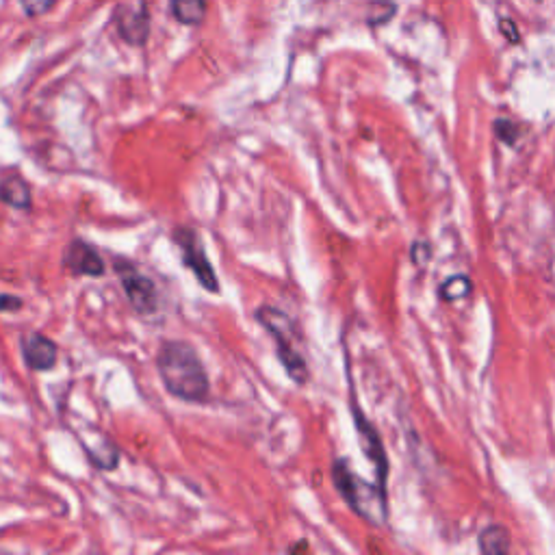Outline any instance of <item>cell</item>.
<instances>
[{
  "label": "cell",
  "mask_w": 555,
  "mask_h": 555,
  "mask_svg": "<svg viewBox=\"0 0 555 555\" xmlns=\"http://www.w3.org/2000/svg\"><path fill=\"white\" fill-rule=\"evenodd\" d=\"M20 3L29 16H40V14H46L57 0H20Z\"/></svg>",
  "instance_id": "obj_16"
},
{
  "label": "cell",
  "mask_w": 555,
  "mask_h": 555,
  "mask_svg": "<svg viewBox=\"0 0 555 555\" xmlns=\"http://www.w3.org/2000/svg\"><path fill=\"white\" fill-rule=\"evenodd\" d=\"M172 16L185 27H200L206 16V0H170Z\"/></svg>",
  "instance_id": "obj_12"
},
{
  "label": "cell",
  "mask_w": 555,
  "mask_h": 555,
  "mask_svg": "<svg viewBox=\"0 0 555 555\" xmlns=\"http://www.w3.org/2000/svg\"><path fill=\"white\" fill-rule=\"evenodd\" d=\"M113 271H115V276L120 278V285L126 293V300L137 315L150 317L154 313H159V306H161L159 289H157V285H154V280L139 269V265L135 261L118 256L113 261Z\"/></svg>",
  "instance_id": "obj_4"
},
{
  "label": "cell",
  "mask_w": 555,
  "mask_h": 555,
  "mask_svg": "<svg viewBox=\"0 0 555 555\" xmlns=\"http://www.w3.org/2000/svg\"><path fill=\"white\" fill-rule=\"evenodd\" d=\"M495 131H497V137L501 141H506V144H514L516 137H519V126L512 124L510 120H497Z\"/></svg>",
  "instance_id": "obj_15"
},
{
  "label": "cell",
  "mask_w": 555,
  "mask_h": 555,
  "mask_svg": "<svg viewBox=\"0 0 555 555\" xmlns=\"http://www.w3.org/2000/svg\"><path fill=\"white\" fill-rule=\"evenodd\" d=\"M332 480L360 519L369 521L371 525H382L386 521V497L382 486H373L363 480L358 473L350 469L347 460H334L332 464Z\"/></svg>",
  "instance_id": "obj_3"
},
{
  "label": "cell",
  "mask_w": 555,
  "mask_h": 555,
  "mask_svg": "<svg viewBox=\"0 0 555 555\" xmlns=\"http://www.w3.org/2000/svg\"><path fill=\"white\" fill-rule=\"evenodd\" d=\"M254 319L261 324L271 339L276 343V356L285 367V371L289 373V378L295 384H306L311 373H308V365L304 354L295 347V343L302 341V334L295 326V321L285 313L280 311L276 306H258Z\"/></svg>",
  "instance_id": "obj_2"
},
{
  "label": "cell",
  "mask_w": 555,
  "mask_h": 555,
  "mask_svg": "<svg viewBox=\"0 0 555 555\" xmlns=\"http://www.w3.org/2000/svg\"><path fill=\"white\" fill-rule=\"evenodd\" d=\"M79 438H81V445L85 449L89 462H92L96 469H100V471H115V469H118L120 449H118V445L111 443L107 436H102L100 432H96V434H92V441L85 438L83 434Z\"/></svg>",
  "instance_id": "obj_10"
},
{
  "label": "cell",
  "mask_w": 555,
  "mask_h": 555,
  "mask_svg": "<svg viewBox=\"0 0 555 555\" xmlns=\"http://www.w3.org/2000/svg\"><path fill=\"white\" fill-rule=\"evenodd\" d=\"M471 280L467 276H454V278H449L445 285L441 287V295L445 300H451V302H456V300H464L467 295L471 293Z\"/></svg>",
  "instance_id": "obj_14"
},
{
  "label": "cell",
  "mask_w": 555,
  "mask_h": 555,
  "mask_svg": "<svg viewBox=\"0 0 555 555\" xmlns=\"http://www.w3.org/2000/svg\"><path fill=\"white\" fill-rule=\"evenodd\" d=\"M115 29L126 44L131 46H144L150 35V18L146 9H131L120 7L115 11Z\"/></svg>",
  "instance_id": "obj_8"
},
{
  "label": "cell",
  "mask_w": 555,
  "mask_h": 555,
  "mask_svg": "<svg viewBox=\"0 0 555 555\" xmlns=\"http://www.w3.org/2000/svg\"><path fill=\"white\" fill-rule=\"evenodd\" d=\"M172 239L178 245L180 254H183V265L191 271L193 278L198 280V285L213 295L222 291V287H219L217 271L209 261V254L204 250V243H202V237L198 235V230L191 226H176L172 232Z\"/></svg>",
  "instance_id": "obj_5"
},
{
  "label": "cell",
  "mask_w": 555,
  "mask_h": 555,
  "mask_svg": "<svg viewBox=\"0 0 555 555\" xmlns=\"http://www.w3.org/2000/svg\"><path fill=\"white\" fill-rule=\"evenodd\" d=\"M20 350L24 363L31 371H50L57 367L59 345L42 332H27L20 339Z\"/></svg>",
  "instance_id": "obj_7"
},
{
  "label": "cell",
  "mask_w": 555,
  "mask_h": 555,
  "mask_svg": "<svg viewBox=\"0 0 555 555\" xmlns=\"http://www.w3.org/2000/svg\"><path fill=\"white\" fill-rule=\"evenodd\" d=\"M0 202L16 211H31L33 191L27 178H22L20 174H5L0 178Z\"/></svg>",
  "instance_id": "obj_11"
},
{
  "label": "cell",
  "mask_w": 555,
  "mask_h": 555,
  "mask_svg": "<svg viewBox=\"0 0 555 555\" xmlns=\"http://www.w3.org/2000/svg\"><path fill=\"white\" fill-rule=\"evenodd\" d=\"M157 371L172 397L187 404H204L211 397V380L196 347L187 341H163L157 352Z\"/></svg>",
  "instance_id": "obj_1"
},
{
  "label": "cell",
  "mask_w": 555,
  "mask_h": 555,
  "mask_svg": "<svg viewBox=\"0 0 555 555\" xmlns=\"http://www.w3.org/2000/svg\"><path fill=\"white\" fill-rule=\"evenodd\" d=\"M480 549L488 555H501L510 551V534L508 529L499 525L486 527L480 536Z\"/></svg>",
  "instance_id": "obj_13"
},
{
  "label": "cell",
  "mask_w": 555,
  "mask_h": 555,
  "mask_svg": "<svg viewBox=\"0 0 555 555\" xmlns=\"http://www.w3.org/2000/svg\"><path fill=\"white\" fill-rule=\"evenodd\" d=\"M512 27H514L512 22H501V33L506 31V33H508V40H510V42H516V40H519V35L514 33V29H512Z\"/></svg>",
  "instance_id": "obj_18"
},
{
  "label": "cell",
  "mask_w": 555,
  "mask_h": 555,
  "mask_svg": "<svg viewBox=\"0 0 555 555\" xmlns=\"http://www.w3.org/2000/svg\"><path fill=\"white\" fill-rule=\"evenodd\" d=\"M302 549H308V547H306V542H304V545H298V547H291V551H302Z\"/></svg>",
  "instance_id": "obj_19"
},
{
  "label": "cell",
  "mask_w": 555,
  "mask_h": 555,
  "mask_svg": "<svg viewBox=\"0 0 555 555\" xmlns=\"http://www.w3.org/2000/svg\"><path fill=\"white\" fill-rule=\"evenodd\" d=\"M354 421H356V428H358V434H360V443H363L365 454H367V458L373 464H376L380 484L384 486L386 473H389V462H386V454H384V447H382L380 436H378L376 428H373V425L363 417V412H360L358 408H354Z\"/></svg>",
  "instance_id": "obj_9"
},
{
  "label": "cell",
  "mask_w": 555,
  "mask_h": 555,
  "mask_svg": "<svg viewBox=\"0 0 555 555\" xmlns=\"http://www.w3.org/2000/svg\"><path fill=\"white\" fill-rule=\"evenodd\" d=\"M24 300L14 293H0V313H18Z\"/></svg>",
  "instance_id": "obj_17"
},
{
  "label": "cell",
  "mask_w": 555,
  "mask_h": 555,
  "mask_svg": "<svg viewBox=\"0 0 555 555\" xmlns=\"http://www.w3.org/2000/svg\"><path fill=\"white\" fill-rule=\"evenodd\" d=\"M63 267L76 278H102L107 274L105 258H102L94 245L87 243L85 239H74L68 243L66 252H63Z\"/></svg>",
  "instance_id": "obj_6"
}]
</instances>
